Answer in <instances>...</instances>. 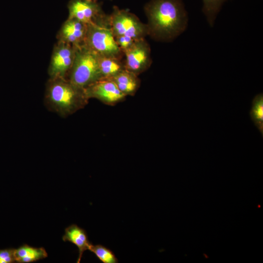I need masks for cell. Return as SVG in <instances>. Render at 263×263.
Returning <instances> with one entry per match:
<instances>
[{
	"mask_svg": "<svg viewBox=\"0 0 263 263\" xmlns=\"http://www.w3.org/2000/svg\"><path fill=\"white\" fill-rule=\"evenodd\" d=\"M144 10L148 35L156 41H172L187 29L188 13L182 0H151Z\"/></svg>",
	"mask_w": 263,
	"mask_h": 263,
	"instance_id": "6da1fadb",
	"label": "cell"
},
{
	"mask_svg": "<svg viewBox=\"0 0 263 263\" xmlns=\"http://www.w3.org/2000/svg\"><path fill=\"white\" fill-rule=\"evenodd\" d=\"M88 99L84 89L67 78L49 77L46 83L44 106L61 117L65 118L82 107Z\"/></svg>",
	"mask_w": 263,
	"mask_h": 263,
	"instance_id": "7a4b0ae2",
	"label": "cell"
},
{
	"mask_svg": "<svg viewBox=\"0 0 263 263\" xmlns=\"http://www.w3.org/2000/svg\"><path fill=\"white\" fill-rule=\"evenodd\" d=\"M67 79L84 90L101 79L99 55L84 45L76 47L74 62Z\"/></svg>",
	"mask_w": 263,
	"mask_h": 263,
	"instance_id": "3957f363",
	"label": "cell"
},
{
	"mask_svg": "<svg viewBox=\"0 0 263 263\" xmlns=\"http://www.w3.org/2000/svg\"><path fill=\"white\" fill-rule=\"evenodd\" d=\"M83 45L101 56L122 58L124 56L110 27L88 24Z\"/></svg>",
	"mask_w": 263,
	"mask_h": 263,
	"instance_id": "277c9868",
	"label": "cell"
},
{
	"mask_svg": "<svg viewBox=\"0 0 263 263\" xmlns=\"http://www.w3.org/2000/svg\"><path fill=\"white\" fill-rule=\"evenodd\" d=\"M109 23L114 37L124 36L137 40L148 35L147 24L128 10L120 9L117 6L113 7L109 15Z\"/></svg>",
	"mask_w": 263,
	"mask_h": 263,
	"instance_id": "5b68a950",
	"label": "cell"
},
{
	"mask_svg": "<svg viewBox=\"0 0 263 263\" xmlns=\"http://www.w3.org/2000/svg\"><path fill=\"white\" fill-rule=\"evenodd\" d=\"M68 18L75 19L87 25L94 24L110 27L109 15L103 11L100 3L92 0H70Z\"/></svg>",
	"mask_w": 263,
	"mask_h": 263,
	"instance_id": "8992f818",
	"label": "cell"
},
{
	"mask_svg": "<svg viewBox=\"0 0 263 263\" xmlns=\"http://www.w3.org/2000/svg\"><path fill=\"white\" fill-rule=\"evenodd\" d=\"M75 50L76 47L57 41L48 69L49 77L67 78L74 62Z\"/></svg>",
	"mask_w": 263,
	"mask_h": 263,
	"instance_id": "52a82bcc",
	"label": "cell"
},
{
	"mask_svg": "<svg viewBox=\"0 0 263 263\" xmlns=\"http://www.w3.org/2000/svg\"><path fill=\"white\" fill-rule=\"evenodd\" d=\"M125 69L137 75L151 65V50L145 38L136 40L132 46L123 53Z\"/></svg>",
	"mask_w": 263,
	"mask_h": 263,
	"instance_id": "ba28073f",
	"label": "cell"
},
{
	"mask_svg": "<svg viewBox=\"0 0 263 263\" xmlns=\"http://www.w3.org/2000/svg\"><path fill=\"white\" fill-rule=\"evenodd\" d=\"M88 98L95 97L108 103L122 99L126 95L118 89L111 78H101L84 89Z\"/></svg>",
	"mask_w": 263,
	"mask_h": 263,
	"instance_id": "9c48e42d",
	"label": "cell"
},
{
	"mask_svg": "<svg viewBox=\"0 0 263 263\" xmlns=\"http://www.w3.org/2000/svg\"><path fill=\"white\" fill-rule=\"evenodd\" d=\"M87 25L73 18L67 19L62 24L56 35L57 41L77 47L83 45Z\"/></svg>",
	"mask_w": 263,
	"mask_h": 263,
	"instance_id": "30bf717a",
	"label": "cell"
},
{
	"mask_svg": "<svg viewBox=\"0 0 263 263\" xmlns=\"http://www.w3.org/2000/svg\"><path fill=\"white\" fill-rule=\"evenodd\" d=\"M62 240L72 243L77 247L79 253L77 263L80 262L84 252L89 250L92 244L88 239L86 231L75 224H72L65 228Z\"/></svg>",
	"mask_w": 263,
	"mask_h": 263,
	"instance_id": "8fae6325",
	"label": "cell"
},
{
	"mask_svg": "<svg viewBox=\"0 0 263 263\" xmlns=\"http://www.w3.org/2000/svg\"><path fill=\"white\" fill-rule=\"evenodd\" d=\"M14 256L16 263H29L44 259L48 254L43 247H34L25 244L14 249Z\"/></svg>",
	"mask_w": 263,
	"mask_h": 263,
	"instance_id": "7c38bea8",
	"label": "cell"
},
{
	"mask_svg": "<svg viewBox=\"0 0 263 263\" xmlns=\"http://www.w3.org/2000/svg\"><path fill=\"white\" fill-rule=\"evenodd\" d=\"M136 74L124 69L111 79L115 82L118 89L125 95L134 93L139 85Z\"/></svg>",
	"mask_w": 263,
	"mask_h": 263,
	"instance_id": "4fadbf2b",
	"label": "cell"
},
{
	"mask_svg": "<svg viewBox=\"0 0 263 263\" xmlns=\"http://www.w3.org/2000/svg\"><path fill=\"white\" fill-rule=\"evenodd\" d=\"M99 67L101 78H111L125 69L121 58L105 57L99 55Z\"/></svg>",
	"mask_w": 263,
	"mask_h": 263,
	"instance_id": "5bb4252c",
	"label": "cell"
},
{
	"mask_svg": "<svg viewBox=\"0 0 263 263\" xmlns=\"http://www.w3.org/2000/svg\"><path fill=\"white\" fill-rule=\"evenodd\" d=\"M254 125L263 135V94L259 93L253 98L249 112Z\"/></svg>",
	"mask_w": 263,
	"mask_h": 263,
	"instance_id": "9a60e30c",
	"label": "cell"
},
{
	"mask_svg": "<svg viewBox=\"0 0 263 263\" xmlns=\"http://www.w3.org/2000/svg\"><path fill=\"white\" fill-rule=\"evenodd\" d=\"M227 0H203L202 11L209 25H214L217 15L223 3Z\"/></svg>",
	"mask_w": 263,
	"mask_h": 263,
	"instance_id": "2e32d148",
	"label": "cell"
},
{
	"mask_svg": "<svg viewBox=\"0 0 263 263\" xmlns=\"http://www.w3.org/2000/svg\"><path fill=\"white\" fill-rule=\"evenodd\" d=\"M89 250L103 263H117L118 262L114 253L111 249L102 244L93 245L92 244Z\"/></svg>",
	"mask_w": 263,
	"mask_h": 263,
	"instance_id": "e0dca14e",
	"label": "cell"
},
{
	"mask_svg": "<svg viewBox=\"0 0 263 263\" xmlns=\"http://www.w3.org/2000/svg\"><path fill=\"white\" fill-rule=\"evenodd\" d=\"M114 38L118 46L123 53L129 49L136 40L131 37L124 36L115 37Z\"/></svg>",
	"mask_w": 263,
	"mask_h": 263,
	"instance_id": "ac0fdd59",
	"label": "cell"
},
{
	"mask_svg": "<svg viewBox=\"0 0 263 263\" xmlns=\"http://www.w3.org/2000/svg\"><path fill=\"white\" fill-rule=\"evenodd\" d=\"M14 248L0 249V263H15Z\"/></svg>",
	"mask_w": 263,
	"mask_h": 263,
	"instance_id": "d6986e66",
	"label": "cell"
},
{
	"mask_svg": "<svg viewBox=\"0 0 263 263\" xmlns=\"http://www.w3.org/2000/svg\"><path fill=\"white\" fill-rule=\"evenodd\" d=\"M92 0L96 1V0Z\"/></svg>",
	"mask_w": 263,
	"mask_h": 263,
	"instance_id": "ffe728a7",
	"label": "cell"
}]
</instances>
